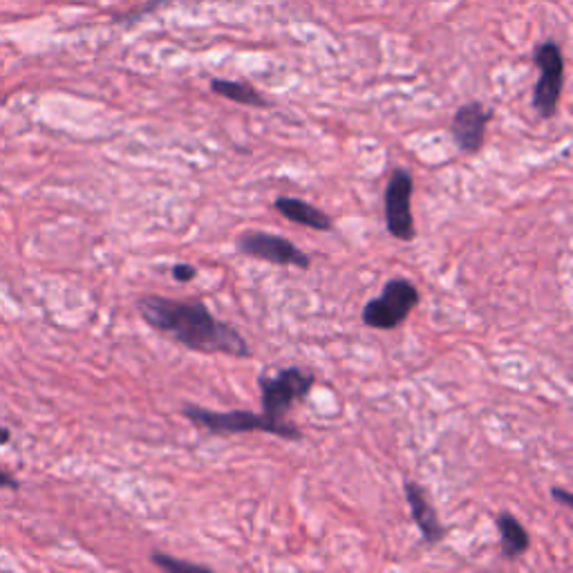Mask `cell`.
Segmentation results:
<instances>
[{
	"label": "cell",
	"mask_w": 573,
	"mask_h": 573,
	"mask_svg": "<svg viewBox=\"0 0 573 573\" xmlns=\"http://www.w3.org/2000/svg\"><path fill=\"white\" fill-rule=\"evenodd\" d=\"M139 314L153 330L171 336L175 343L200 354H227L249 359L251 347L236 327L218 321L200 300H173L166 296H144L137 303Z\"/></svg>",
	"instance_id": "cell-1"
},
{
	"label": "cell",
	"mask_w": 573,
	"mask_h": 573,
	"mask_svg": "<svg viewBox=\"0 0 573 573\" xmlns=\"http://www.w3.org/2000/svg\"><path fill=\"white\" fill-rule=\"evenodd\" d=\"M182 417L193 421L195 426H202L213 435H242V432H267L280 439L298 441L303 439L300 432L291 421H274L267 415L251 410H231V412H213L200 406H184Z\"/></svg>",
	"instance_id": "cell-2"
},
{
	"label": "cell",
	"mask_w": 573,
	"mask_h": 573,
	"mask_svg": "<svg viewBox=\"0 0 573 573\" xmlns=\"http://www.w3.org/2000/svg\"><path fill=\"white\" fill-rule=\"evenodd\" d=\"M533 63L540 70V79L533 86L531 106L542 119L556 117L562 88H565V56L558 41L547 39L533 48Z\"/></svg>",
	"instance_id": "cell-3"
},
{
	"label": "cell",
	"mask_w": 573,
	"mask_h": 573,
	"mask_svg": "<svg viewBox=\"0 0 573 573\" xmlns=\"http://www.w3.org/2000/svg\"><path fill=\"white\" fill-rule=\"evenodd\" d=\"M258 385L262 392V415L274 421H285L287 410L312 392L314 374L303 368H285L276 374L262 372Z\"/></svg>",
	"instance_id": "cell-4"
},
{
	"label": "cell",
	"mask_w": 573,
	"mask_h": 573,
	"mask_svg": "<svg viewBox=\"0 0 573 573\" xmlns=\"http://www.w3.org/2000/svg\"><path fill=\"white\" fill-rule=\"evenodd\" d=\"M419 303V289L406 278H392L383 285L381 296L363 307V323L372 330H394L410 316Z\"/></svg>",
	"instance_id": "cell-5"
},
{
	"label": "cell",
	"mask_w": 573,
	"mask_h": 573,
	"mask_svg": "<svg viewBox=\"0 0 573 573\" xmlns=\"http://www.w3.org/2000/svg\"><path fill=\"white\" fill-rule=\"evenodd\" d=\"M412 175L408 168H394L388 186H385V227L392 238L412 242L417 238L415 220H412Z\"/></svg>",
	"instance_id": "cell-6"
},
{
	"label": "cell",
	"mask_w": 573,
	"mask_h": 573,
	"mask_svg": "<svg viewBox=\"0 0 573 573\" xmlns=\"http://www.w3.org/2000/svg\"><path fill=\"white\" fill-rule=\"evenodd\" d=\"M236 247L240 253H244V256L265 260L278 267H298V269L312 267V260H309L305 251H300L294 242L283 236H276V233L244 231L238 236Z\"/></svg>",
	"instance_id": "cell-7"
},
{
	"label": "cell",
	"mask_w": 573,
	"mask_h": 573,
	"mask_svg": "<svg viewBox=\"0 0 573 573\" xmlns=\"http://www.w3.org/2000/svg\"><path fill=\"white\" fill-rule=\"evenodd\" d=\"M493 119V110L479 101H468L455 112L450 121V137L462 153H477L482 150L488 124Z\"/></svg>",
	"instance_id": "cell-8"
},
{
	"label": "cell",
	"mask_w": 573,
	"mask_h": 573,
	"mask_svg": "<svg viewBox=\"0 0 573 573\" xmlns=\"http://www.w3.org/2000/svg\"><path fill=\"white\" fill-rule=\"evenodd\" d=\"M406 500L410 504L412 520H415L417 529L424 535V540L428 544H439L444 540L446 529L444 524L439 522L435 506L428 502L426 491L417 482H406Z\"/></svg>",
	"instance_id": "cell-9"
},
{
	"label": "cell",
	"mask_w": 573,
	"mask_h": 573,
	"mask_svg": "<svg viewBox=\"0 0 573 573\" xmlns=\"http://www.w3.org/2000/svg\"><path fill=\"white\" fill-rule=\"evenodd\" d=\"M274 206L285 220L300 224V227H307V229H314V231H321V233L334 229V222L330 220V215L323 213L321 209H316V206H312L309 202L298 200V197L280 195V197H276Z\"/></svg>",
	"instance_id": "cell-10"
},
{
	"label": "cell",
	"mask_w": 573,
	"mask_h": 573,
	"mask_svg": "<svg viewBox=\"0 0 573 573\" xmlns=\"http://www.w3.org/2000/svg\"><path fill=\"white\" fill-rule=\"evenodd\" d=\"M495 524H497V531H500L502 556L506 560H515V558H520V556H524L526 551H529V547H531L529 533H526V529L513 513L502 511L495 518Z\"/></svg>",
	"instance_id": "cell-11"
},
{
	"label": "cell",
	"mask_w": 573,
	"mask_h": 573,
	"mask_svg": "<svg viewBox=\"0 0 573 573\" xmlns=\"http://www.w3.org/2000/svg\"><path fill=\"white\" fill-rule=\"evenodd\" d=\"M211 92L222 99H229L233 103H240V106L249 108H267L269 101L260 95V92L249 86V83L242 81H231V79H211Z\"/></svg>",
	"instance_id": "cell-12"
},
{
	"label": "cell",
	"mask_w": 573,
	"mask_h": 573,
	"mask_svg": "<svg viewBox=\"0 0 573 573\" xmlns=\"http://www.w3.org/2000/svg\"><path fill=\"white\" fill-rule=\"evenodd\" d=\"M150 560L155 562L159 569L164 571H202V573H209V567H202V565H195V562H184V560H177L173 556H168V553L162 551H153V556Z\"/></svg>",
	"instance_id": "cell-13"
},
{
	"label": "cell",
	"mask_w": 573,
	"mask_h": 573,
	"mask_svg": "<svg viewBox=\"0 0 573 573\" xmlns=\"http://www.w3.org/2000/svg\"><path fill=\"white\" fill-rule=\"evenodd\" d=\"M197 276V269L191 265H175L173 267V278L177 283H191V280Z\"/></svg>",
	"instance_id": "cell-14"
},
{
	"label": "cell",
	"mask_w": 573,
	"mask_h": 573,
	"mask_svg": "<svg viewBox=\"0 0 573 573\" xmlns=\"http://www.w3.org/2000/svg\"><path fill=\"white\" fill-rule=\"evenodd\" d=\"M551 497L558 504L567 506V509H571V506H573V495L569 491H565V488H551Z\"/></svg>",
	"instance_id": "cell-15"
},
{
	"label": "cell",
	"mask_w": 573,
	"mask_h": 573,
	"mask_svg": "<svg viewBox=\"0 0 573 573\" xmlns=\"http://www.w3.org/2000/svg\"><path fill=\"white\" fill-rule=\"evenodd\" d=\"M0 488H18V484H16V479L12 475L5 473V471H0Z\"/></svg>",
	"instance_id": "cell-16"
},
{
	"label": "cell",
	"mask_w": 573,
	"mask_h": 573,
	"mask_svg": "<svg viewBox=\"0 0 573 573\" xmlns=\"http://www.w3.org/2000/svg\"><path fill=\"white\" fill-rule=\"evenodd\" d=\"M9 439V430L5 428H0V444H5V441Z\"/></svg>",
	"instance_id": "cell-17"
}]
</instances>
